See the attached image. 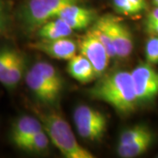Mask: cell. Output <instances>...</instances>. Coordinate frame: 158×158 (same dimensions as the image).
I'll return each instance as SVG.
<instances>
[{
	"mask_svg": "<svg viewBox=\"0 0 158 158\" xmlns=\"http://www.w3.org/2000/svg\"><path fill=\"white\" fill-rule=\"evenodd\" d=\"M92 99L105 102L122 115L135 111L139 104L131 72L113 71L103 76L88 90Z\"/></svg>",
	"mask_w": 158,
	"mask_h": 158,
	"instance_id": "6da1fadb",
	"label": "cell"
},
{
	"mask_svg": "<svg viewBox=\"0 0 158 158\" xmlns=\"http://www.w3.org/2000/svg\"><path fill=\"white\" fill-rule=\"evenodd\" d=\"M40 121L53 144L67 158H94V155L77 141L73 131L61 114L50 113L40 114Z\"/></svg>",
	"mask_w": 158,
	"mask_h": 158,
	"instance_id": "7a4b0ae2",
	"label": "cell"
},
{
	"mask_svg": "<svg viewBox=\"0 0 158 158\" xmlns=\"http://www.w3.org/2000/svg\"><path fill=\"white\" fill-rule=\"evenodd\" d=\"M81 0H29L22 8L20 19L28 31L39 29L42 25L57 17L63 8L79 4Z\"/></svg>",
	"mask_w": 158,
	"mask_h": 158,
	"instance_id": "3957f363",
	"label": "cell"
},
{
	"mask_svg": "<svg viewBox=\"0 0 158 158\" xmlns=\"http://www.w3.org/2000/svg\"><path fill=\"white\" fill-rule=\"evenodd\" d=\"M74 121L79 135L90 141L103 139L106 132L107 118L101 112L88 106H79L74 113Z\"/></svg>",
	"mask_w": 158,
	"mask_h": 158,
	"instance_id": "277c9868",
	"label": "cell"
},
{
	"mask_svg": "<svg viewBox=\"0 0 158 158\" xmlns=\"http://www.w3.org/2000/svg\"><path fill=\"white\" fill-rule=\"evenodd\" d=\"M139 103L154 100L158 95V70L149 63H141L131 71Z\"/></svg>",
	"mask_w": 158,
	"mask_h": 158,
	"instance_id": "5b68a950",
	"label": "cell"
},
{
	"mask_svg": "<svg viewBox=\"0 0 158 158\" xmlns=\"http://www.w3.org/2000/svg\"><path fill=\"white\" fill-rule=\"evenodd\" d=\"M78 48L81 55L89 60L93 66L97 77H101L107 68L110 57L105 46L90 31L79 41Z\"/></svg>",
	"mask_w": 158,
	"mask_h": 158,
	"instance_id": "8992f818",
	"label": "cell"
},
{
	"mask_svg": "<svg viewBox=\"0 0 158 158\" xmlns=\"http://www.w3.org/2000/svg\"><path fill=\"white\" fill-rule=\"evenodd\" d=\"M109 28L116 57L119 59L127 58L134 49V38L129 27L118 18L109 14Z\"/></svg>",
	"mask_w": 158,
	"mask_h": 158,
	"instance_id": "52a82bcc",
	"label": "cell"
},
{
	"mask_svg": "<svg viewBox=\"0 0 158 158\" xmlns=\"http://www.w3.org/2000/svg\"><path fill=\"white\" fill-rule=\"evenodd\" d=\"M31 47L40 51L51 58L57 60H69L76 55L77 45L73 40L60 38L56 40H42L36 41Z\"/></svg>",
	"mask_w": 158,
	"mask_h": 158,
	"instance_id": "ba28073f",
	"label": "cell"
},
{
	"mask_svg": "<svg viewBox=\"0 0 158 158\" xmlns=\"http://www.w3.org/2000/svg\"><path fill=\"white\" fill-rule=\"evenodd\" d=\"M26 82L34 97L43 104L52 105L60 97L34 68L29 69L27 73Z\"/></svg>",
	"mask_w": 158,
	"mask_h": 158,
	"instance_id": "9c48e42d",
	"label": "cell"
},
{
	"mask_svg": "<svg viewBox=\"0 0 158 158\" xmlns=\"http://www.w3.org/2000/svg\"><path fill=\"white\" fill-rule=\"evenodd\" d=\"M42 129L43 127L40 119L38 120V118L28 115H23L18 118L12 124L11 140L12 143L17 147L20 142Z\"/></svg>",
	"mask_w": 158,
	"mask_h": 158,
	"instance_id": "30bf717a",
	"label": "cell"
},
{
	"mask_svg": "<svg viewBox=\"0 0 158 158\" xmlns=\"http://www.w3.org/2000/svg\"><path fill=\"white\" fill-rule=\"evenodd\" d=\"M69 74L81 84H88L97 77L93 66L83 55H75L69 60Z\"/></svg>",
	"mask_w": 158,
	"mask_h": 158,
	"instance_id": "8fae6325",
	"label": "cell"
},
{
	"mask_svg": "<svg viewBox=\"0 0 158 158\" xmlns=\"http://www.w3.org/2000/svg\"><path fill=\"white\" fill-rule=\"evenodd\" d=\"M26 69V58L18 52L10 66L0 77V83L8 90H13L22 80Z\"/></svg>",
	"mask_w": 158,
	"mask_h": 158,
	"instance_id": "7c38bea8",
	"label": "cell"
},
{
	"mask_svg": "<svg viewBox=\"0 0 158 158\" xmlns=\"http://www.w3.org/2000/svg\"><path fill=\"white\" fill-rule=\"evenodd\" d=\"M72 32L67 23L56 17L42 25L38 30V35L42 40H56L69 37Z\"/></svg>",
	"mask_w": 158,
	"mask_h": 158,
	"instance_id": "4fadbf2b",
	"label": "cell"
},
{
	"mask_svg": "<svg viewBox=\"0 0 158 158\" xmlns=\"http://www.w3.org/2000/svg\"><path fill=\"white\" fill-rule=\"evenodd\" d=\"M154 141V135L150 131L135 141L120 145L118 144L117 152L120 157L135 158L145 154L150 148Z\"/></svg>",
	"mask_w": 158,
	"mask_h": 158,
	"instance_id": "5bb4252c",
	"label": "cell"
},
{
	"mask_svg": "<svg viewBox=\"0 0 158 158\" xmlns=\"http://www.w3.org/2000/svg\"><path fill=\"white\" fill-rule=\"evenodd\" d=\"M90 31L101 41L102 44L105 46L109 57L110 58L116 57L113 39H112L110 28H109V14L98 18Z\"/></svg>",
	"mask_w": 158,
	"mask_h": 158,
	"instance_id": "9a60e30c",
	"label": "cell"
},
{
	"mask_svg": "<svg viewBox=\"0 0 158 158\" xmlns=\"http://www.w3.org/2000/svg\"><path fill=\"white\" fill-rule=\"evenodd\" d=\"M33 68L45 79L50 85L51 88L61 95V92L63 87V83L61 76L58 74L56 68L51 65L50 63L46 62H38L34 65Z\"/></svg>",
	"mask_w": 158,
	"mask_h": 158,
	"instance_id": "2e32d148",
	"label": "cell"
},
{
	"mask_svg": "<svg viewBox=\"0 0 158 158\" xmlns=\"http://www.w3.org/2000/svg\"><path fill=\"white\" fill-rule=\"evenodd\" d=\"M49 137L45 130L42 129L34 135L30 136L25 141L20 142L18 148L29 153H40L45 151L49 145Z\"/></svg>",
	"mask_w": 158,
	"mask_h": 158,
	"instance_id": "e0dca14e",
	"label": "cell"
},
{
	"mask_svg": "<svg viewBox=\"0 0 158 158\" xmlns=\"http://www.w3.org/2000/svg\"><path fill=\"white\" fill-rule=\"evenodd\" d=\"M57 17L61 19H82L93 21L96 17V11L92 9L80 6L79 4H75L63 8Z\"/></svg>",
	"mask_w": 158,
	"mask_h": 158,
	"instance_id": "ac0fdd59",
	"label": "cell"
},
{
	"mask_svg": "<svg viewBox=\"0 0 158 158\" xmlns=\"http://www.w3.org/2000/svg\"><path fill=\"white\" fill-rule=\"evenodd\" d=\"M148 132H150V129L145 125L139 124L133 126L129 128L125 129L121 133L118 139V144L125 145V144L131 143L137 139H139L141 136L148 134Z\"/></svg>",
	"mask_w": 158,
	"mask_h": 158,
	"instance_id": "d6986e66",
	"label": "cell"
},
{
	"mask_svg": "<svg viewBox=\"0 0 158 158\" xmlns=\"http://www.w3.org/2000/svg\"><path fill=\"white\" fill-rule=\"evenodd\" d=\"M145 56L148 63L151 65L158 63V35H151L148 40Z\"/></svg>",
	"mask_w": 158,
	"mask_h": 158,
	"instance_id": "ffe728a7",
	"label": "cell"
},
{
	"mask_svg": "<svg viewBox=\"0 0 158 158\" xmlns=\"http://www.w3.org/2000/svg\"><path fill=\"white\" fill-rule=\"evenodd\" d=\"M113 4L115 11L126 16H134L141 13L130 0H113Z\"/></svg>",
	"mask_w": 158,
	"mask_h": 158,
	"instance_id": "44dd1931",
	"label": "cell"
},
{
	"mask_svg": "<svg viewBox=\"0 0 158 158\" xmlns=\"http://www.w3.org/2000/svg\"><path fill=\"white\" fill-rule=\"evenodd\" d=\"M19 51L10 48H4L0 49V77L16 56Z\"/></svg>",
	"mask_w": 158,
	"mask_h": 158,
	"instance_id": "7402d4cb",
	"label": "cell"
},
{
	"mask_svg": "<svg viewBox=\"0 0 158 158\" xmlns=\"http://www.w3.org/2000/svg\"><path fill=\"white\" fill-rule=\"evenodd\" d=\"M152 23H158V6L153 9L146 18L145 24H152Z\"/></svg>",
	"mask_w": 158,
	"mask_h": 158,
	"instance_id": "603a6c76",
	"label": "cell"
},
{
	"mask_svg": "<svg viewBox=\"0 0 158 158\" xmlns=\"http://www.w3.org/2000/svg\"><path fill=\"white\" fill-rule=\"evenodd\" d=\"M145 29L150 35H158V23L145 24Z\"/></svg>",
	"mask_w": 158,
	"mask_h": 158,
	"instance_id": "cb8c5ba5",
	"label": "cell"
},
{
	"mask_svg": "<svg viewBox=\"0 0 158 158\" xmlns=\"http://www.w3.org/2000/svg\"><path fill=\"white\" fill-rule=\"evenodd\" d=\"M130 1L137 7V9L141 12L146 10V8H147L148 4L146 0H130Z\"/></svg>",
	"mask_w": 158,
	"mask_h": 158,
	"instance_id": "d4e9b609",
	"label": "cell"
},
{
	"mask_svg": "<svg viewBox=\"0 0 158 158\" xmlns=\"http://www.w3.org/2000/svg\"><path fill=\"white\" fill-rule=\"evenodd\" d=\"M5 25H6V16H5V13L3 11V8L0 5V33L3 31Z\"/></svg>",
	"mask_w": 158,
	"mask_h": 158,
	"instance_id": "484cf974",
	"label": "cell"
},
{
	"mask_svg": "<svg viewBox=\"0 0 158 158\" xmlns=\"http://www.w3.org/2000/svg\"><path fill=\"white\" fill-rule=\"evenodd\" d=\"M153 3L156 6H158V0H153Z\"/></svg>",
	"mask_w": 158,
	"mask_h": 158,
	"instance_id": "4316f807",
	"label": "cell"
},
{
	"mask_svg": "<svg viewBox=\"0 0 158 158\" xmlns=\"http://www.w3.org/2000/svg\"><path fill=\"white\" fill-rule=\"evenodd\" d=\"M157 157H158V156H157Z\"/></svg>",
	"mask_w": 158,
	"mask_h": 158,
	"instance_id": "83f0119b",
	"label": "cell"
}]
</instances>
